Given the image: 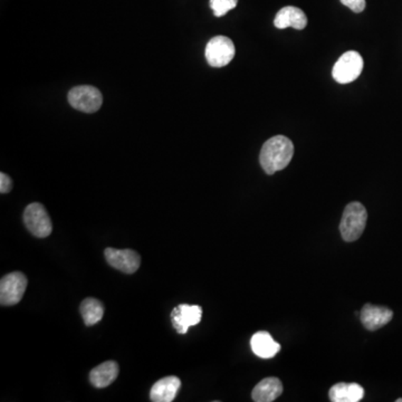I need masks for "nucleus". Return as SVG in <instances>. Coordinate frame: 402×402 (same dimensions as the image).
I'll return each mask as SVG.
<instances>
[{
  "instance_id": "obj_1",
  "label": "nucleus",
  "mask_w": 402,
  "mask_h": 402,
  "mask_svg": "<svg viewBox=\"0 0 402 402\" xmlns=\"http://www.w3.org/2000/svg\"><path fill=\"white\" fill-rule=\"evenodd\" d=\"M294 156V144L284 136H275L265 142L259 154L261 168L267 175H274L290 165Z\"/></svg>"
},
{
  "instance_id": "obj_2",
  "label": "nucleus",
  "mask_w": 402,
  "mask_h": 402,
  "mask_svg": "<svg viewBox=\"0 0 402 402\" xmlns=\"http://www.w3.org/2000/svg\"><path fill=\"white\" fill-rule=\"evenodd\" d=\"M368 212L366 207L354 201L345 207L342 219L339 222V232L345 241H358L366 229Z\"/></svg>"
},
{
  "instance_id": "obj_3",
  "label": "nucleus",
  "mask_w": 402,
  "mask_h": 402,
  "mask_svg": "<svg viewBox=\"0 0 402 402\" xmlns=\"http://www.w3.org/2000/svg\"><path fill=\"white\" fill-rule=\"evenodd\" d=\"M362 71V56L355 50H349L337 60L332 70V76L337 83L349 84L358 79Z\"/></svg>"
},
{
  "instance_id": "obj_4",
  "label": "nucleus",
  "mask_w": 402,
  "mask_h": 402,
  "mask_svg": "<svg viewBox=\"0 0 402 402\" xmlns=\"http://www.w3.org/2000/svg\"><path fill=\"white\" fill-rule=\"evenodd\" d=\"M235 53L233 40L226 36H216L207 44L205 56L212 67H224L233 60Z\"/></svg>"
},
{
  "instance_id": "obj_5",
  "label": "nucleus",
  "mask_w": 402,
  "mask_h": 402,
  "mask_svg": "<svg viewBox=\"0 0 402 402\" xmlns=\"http://www.w3.org/2000/svg\"><path fill=\"white\" fill-rule=\"evenodd\" d=\"M68 102L76 110L85 113H94L103 103L101 92L94 87L82 85L72 89L68 93Z\"/></svg>"
},
{
  "instance_id": "obj_6",
  "label": "nucleus",
  "mask_w": 402,
  "mask_h": 402,
  "mask_svg": "<svg viewBox=\"0 0 402 402\" xmlns=\"http://www.w3.org/2000/svg\"><path fill=\"white\" fill-rule=\"evenodd\" d=\"M27 288V278L23 273L13 272L5 275L0 282V303L11 306L19 303Z\"/></svg>"
},
{
  "instance_id": "obj_7",
  "label": "nucleus",
  "mask_w": 402,
  "mask_h": 402,
  "mask_svg": "<svg viewBox=\"0 0 402 402\" xmlns=\"http://www.w3.org/2000/svg\"><path fill=\"white\" fill-rule=\"evenodd\" d=\"M24 222L27 229L38 238L48 237L52 234L53 226L50 216L43 205L34 202L26 207Z\"/></svg>"
},
{
  "instance_id": "obj_8",
  "label": "nucleus",
  "mask_w": 402,
  "mask_h": 402,
  "mask_svg": "<svg viewBox=\"0 0 402 402\" xmlns=\"http://www.w3.org/2000/svg\"><path fill=\"white\" fill-rule=\"evenodd\" d=\"M104 255L111 266L126 274H134L141 264L140 255L132 249H107Z\"/></svg>"
},
{
  "instance_id": "obj_9",
  "label": "nucleus",
  "mask_w": 402,
  "mask_h": 402,
  "mask_svg": "<svg viewBox=\"0 0 402 402\" xmlns=\"http://www.w3.org/2000/svg\"><path fill=\"white\" fill-rule=\"evenodd\" d=\"M201 317H202V308L198 305L181 304L173 308L171 313L173 327L179 335H185L189 327L200 323Z\"/></svg>"
},
{
  "instance_id": "obj_10",
  "label": "nucleus",
  "mask_w": 402,
  "mask_h": 402,
  "mask_svg": "<svg viewBox=\"0 0 402 402\" xmlns=\"http://www.w3.org/2000/svg\"><path fill=\"white\" fill-rule=\"evenodd\" d=\"M393 312L386 306H376L366 304L361 311V322L363 327L369 331L381 329L392 320Z\"/></svg>"
},
{
  "instance_id": "obj_11",
  "label": "nucleus",
  "mask_w": 402,
  "mask_h": 402,
  "mask_svg": "<svg viewBox=\"0 0 402 402\" xmlns=\"http://www.w3.org/2000/svg\"><path fill=\"white\" fill-rule=\"evenodd\" d=\"M274 25L278 29L293 27L298 31H302L308 25V17L302 9L294 7V6H288L276 13Z\"/></svg>"
},
{
  "instance_id": "obj_12",
  "label": "nucleus",
  "mask_w": 402,
  "mask_h": 402,
  "mask_svg": "<svg viewBox=\"0 0 402 402\" xmlns=\"http://www.w3.org/2000/svg\"><path fill=\"white\" fill-rule=\"evenodd\" d=\"M180 386V379L173 376H165L153 384L150 391V399L154 402L173 401Z\"/></svg>"
},
{
  "instance_id": "obj_13",
  "label": "nucleus",
  "mask_w": 402,
  "mask_h": 402,
  "mask_svg": "<svg viewBox=\"0 0 402 402\" xmlns=\"http://www.w3.org/2000/svg\"><path fill=\"white\" fill-rule=\"evenodd\" d=\"M251 347L253 352L261 359L274 358L281 350V345L265 331L257 332L253 335Z\"/></svg>"
},
{
  "instance_id": "obj_14",
  "label": "nucleus",
  "mask_w": 402,
  "mask_h": 402,
  "mask_svg": "<svg viewBox=\"0 0 402 402\" xmlns=\"http://www.w3.org/2000/svg\"><path fill=\"white\" fill-rule=\"evenodd\" d=\"M282 393L283 384L280 379L266 378L254 388L251 398L256 402H272Z\"/></svg>"
},
{
  "instance_id": "obj_15",
  "label": "nucleus",
  "mask_w": 402,
  "mask_h": 402,
  "mask_svg": "<svg viewBox=\"0 0 402 402\" xmlns=\"http://www.w3.org/2000/svg\"><path fill=\"white\" fill-rule=\"evenodd\" d=\"M119 376L118 363L114 361H107L93 369L89 374L91 384L95 388H107L115 381Z\"/></svg>"
},
{
  "instance_id": "obj_16",
  "label": "nucleus",
  "mask_w": 402,
  "mask_h": 402,
  "mask_svg": "<svg viewBox=\"0 0 402 402\" xmlns=\"http://www.w3.org/2000/svg\"><path fill=\"white\" fill-rule=\"evenodd\" d=\"M333 402H358L364 397V389L358 384H337L329 392Z\"/></svg>"
},
{
  "instance_id": "obj_17",
  "label": "nucleus",
  "mask_w": 402,
  "mask_h": 402,
  "mask_svg": "<svg viewBox=\"0 0 402 402\" xmlns=\"http://www.w3.org/2000/svg\"><path fill=\"white\" fill-rule=\"evenodd\" d=\"M80 311L84 323L87 324V327H92L103 319L104 306L97 298H89L82 302Z\"/></svg>"
},
{
  "instance_id": "obj_18",
  "label": "nucleus",
  "mask_w": 402,
  "mask_h": 402,
  "mask_svg": "<svg viewBox=\"0 0 402 402\" xmlns=\"http://www.w3.org/2000/svg\"><path fill=\"white\" fill-rule=\"evenodd\" d=\"M210 4L214 16L222 17L225 16L228 11L235 9L238 0H210Z\"/></svg>"
},
{
  "instance_id": "obj_19",
  "label": "nucleus",
  "mask_w": 402,
  "mask_h": 402,
  "mask_svg": "<svg viewBox=\"0 0 402 402\" xmlns=\"http://www.w3.org/2000/svg\"><path fill=\"white\" fill-rule=\"evenodd\" d=\"M339 1L357 13H362L366 9V0H339Z\"/></svg>"
},
{
  "instance_id": "obj_20",
  "label": "nucleus",
  "mask_w": 402,
  "mask_h": 402,
  "mask_svg": "<svg viewBox=\"0 0 402 402\" xmlns=\"http://www.w3.org/2000/svg\"><path fill=\"white\" fill-rule=\"evenodd\" d=\"M13 187V181L6 173H0V192L9 193Z\"/></svg>"
},
{
  "instance_id": "obj_21",
  "label": "nucleus",
  "mask_w": 402,
  "mask_h": 402,
  "mask_svg": "<svg viewBox=\"0 0 402 402\" xmlns=\"http://www.w3.org/2000/svg\"><path fill=\"white\" fill-rule=\"evenodd\" d=\"M397 402H402V399H398Z\"/></svg>"
}]
</instances>
